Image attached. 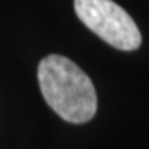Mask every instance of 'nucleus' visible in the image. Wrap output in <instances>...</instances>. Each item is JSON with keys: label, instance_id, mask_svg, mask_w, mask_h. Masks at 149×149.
Here are the masks:
<instances>
[{"label": "nucleus", "instance_id": "obj_1", "mask_svg": "<svg viewBox=\"0 0 149 149\" xmlns=\"http://www.w3.org/2000/svg\"><path fill=\"white\" fill-rule=\"evenodd\" d=\"M38 82L46 104L61 119L84 123L96 114L97 97L91 79L69 58L46 56L38 65Z\"/></svg>", "mask_w": 149, "mask_h": 149}, {"label": "nucleus", "instance_id": "obj_2", "mask_svg": "<svg viewBox=\"0 0 149 149\" xmlns=\"http://www.w3.org/2000/svg\"><path fill=\"white\" fill-rule=\"evenodd\" d=\"M74 11L87 28L119 50H135L141 33L128 12L113 0H74Z\"/></svg>", "mask_w": 149, "mask_h": 149}]
</instances>
